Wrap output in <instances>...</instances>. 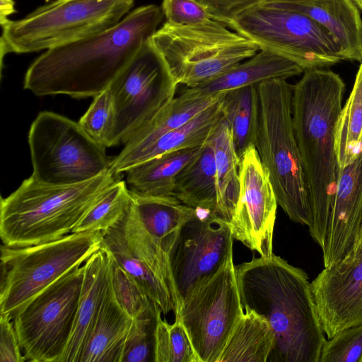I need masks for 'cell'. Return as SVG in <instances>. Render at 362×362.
Listing matches in <instances>:
<instances>
[{"label":"cell","instance_id":"44","mask_svg":"<svg viewBox=\"0 0 362 362\" xmlns=\"http://www.w3.org/2000/svg\"><path fill=\"white\" fill-rule=\"evenodd\" d=\"M358 9L362 11V0H351Z\"/></svg>","mask_w":362,"mask_h":362},{"label":"cell","instance_id":"18","mask_svg":"<svg viewBox=\"0 0 362 362\" xmlns=\"http://www.w3.org/2000/svg\"><path fill=\"white\" fill-rule=\"evenodd\" d=\"M362 225V152L339 168L329 223L322 247L325 267L344 259L351 251Z\"/></svg>","mask_w":362,"mask_h":362},{"label":"cell","instance_id":"21","mask_svg":"<svg viewBox=\"0 0 362 362\" xmlns=\"http://www.w3.org/2000/svg\"><path fill=\"white\" fill-rule=\"evenodd\" d=\"M226 92V91H225ZM225 92L204 97H188L180 93L148 122L136 131L121 152L111 159L109 170L119 177L123 164L149 146L161 136L185 124L195 115L221 100Z\"/></svg>","mask_w":362,"mask_h":362},{"label":"cell","instance_id":"25","mask_svg":"<svg viewBox=\"0 0 362 362\" xmlns=\"http://www.w3.org/2000/svg\"><path fill=\"white\" fill-rule=\"evenodd\" d=\"M173 196L197 211L214 217L217 190L215 153L210 139L203 146L199 155L176 175Z\"/></svg>","mask_w":362,"mask_h":362},{"label":"cell","instance_id":"10","mask_svg":"<svg viewBox=\"0 0 362 362\" xmlns=\"http://www.w3.org/2000/svg\"><path fill=\"white\" fill-rule=\"evenodd\" d=\"M32 175L50 185L82 182L109 170L111 159L105 148L76 122L44 111L33 122L28 133Z\"/></svg>","mask_w":362,"mask_h":362},{"label":"cell","instance_id":"15","mask_svg":"<svg viewBox=\"0 0 362 362\" xmlns=\"http://www.w3.org/2000/svg\"><path fill=\"white\" fill-rule=\"evenodd\" d=\"M230 227L209 214H197L180 228L169 252L181 305L202 281L215 274L233 255Z\"/></svg>","mask_w":362,"mask_h":362},{"label":"cell","instance_id":"2","mask_svg":"<svg viewBox=\"0 0 362 362\" xmlns=\"http://www.w3.org/2000/svg\"><path fill=\"white\" fill-rule=\"evenodd\" d=\"M235 268L243 310L264 317L273 330L267 362H319L326 339L308 274L274 254Z\"/></svg>","mask_w":362,"mask_h":362},{"label":"cell","instance_id":"45","mask_svg":"<svg viewBox=\"0 0 362 362\" xmlns=\"http://www.w3.org/2000/svg\"><path fill=\"white\" fill-rule=\"evenodd\" d=\"M361 234H362V225H361V229H360V231H359V233H358V236H359ZM358 236H357V238H358Z\"/></svg>","mask_w":362,"mask_h":362},{"label":"cell","instance_id":"30","mask_svg":"<svg viewBox=\"0 0 362 362\" xmlns=\"http://www.w3.org/2000/svg\"><path fill=\"white\" fill-rule=\"evenodd\" d=\"M223 114L231 131L235 153L241 160L246 149L256 144L259 119L257 85L226 91Z\"/></svg>","mask_w":362,"mask_h":362},{"label":"cell","instance_id":"17","mask_svg":"<svg viewBox=\"0 0 362 362\" xmlns=\"http://www.w3.org/2000/svg\"><path fill=\"white\" fill-rule=\"evenodd\" d=\"M321 325L328 338L362 323V258L325 267L310 283Z\"/></svg>","mask_w":362,"mask_h":362},{"label":"cell","instance_id":"34","mask_svg":"<svg viewBox=\"0 0 362 362\" xmlns=\"http://www.w3.org/2000/svg\"><path fill=\"white\" fill-rule=\"evenodd\" d=\"M161 314L152 302L133 317L122 362H154L155 332Z\"/></svg>","mask_w":362,"mask_h":362},{"label":"cell","instance_id":"1","mask_svg":"<svg viewBox=\"0 0 362 362\" xmlns=\"http://www.w3.org/2000/svg\"><path fill=\"white\" fill-rule=\"evenodd\" d=\"M163 16L156 5L139 6L106 30L47 49L28 69L24 88L39 96L95 97L151 38Z\"/></svg>","mask_w":362,"mask_h":362},{"label":"cell","instance_id":"11","mask_svg":"<svg viewBox=\"0 0 362 362\" xmlns=\"http://www.w3.org/2000/svg\"><path fill=\"white\" fill-rule=\"evenodd\" d=\"M84 276L77 267L27 302L13 319L26 361L59 362L70 339Z\"/></svg>","mask_w":362,"mask_h":362},{"label":"cell","instance_id":"41","mask_svg":"<svg viewBox=\"0 0 362 362\" xmlns=\"http://www.w3.org/2000/svg\"><path fill=\"white\" fill-rule=\"evenodd\" d=\"M15 12L13 0H0V23L1 25L9 20L8 16Z\"/></svg>","mask_w":362,"mask_h":362},{"label":"cell","instance_id":"29","mask_svg":"<svg viewBox=\"0 0 362 362\" xmlns=\"http://www.w3.org/2000/svg\"><path fill=\"white\" fill-rule=\"evenodd\" d=\"M274 344L269 322L252 310H244L218 362H267Z\"/></svg>","mask_w":362,"mask_h":362},{"label":"cell","instance_id":"5","mask_svg":"<svg viewBox=\"0 0 362 362\" xmlns=\"http://www.w3.org/2000/svg\"><path fill=\"white\" fill-rule=\"evenodd\" d=\"M259 119L255 147L278 204L288 218L308 228L312 211L293 122V86L284 78L257 85Z\"/></svg>","mask_w":362,"mask_h":362},{"label":"cell","instance_id":"19","mask_svg":"<svg viewBox=\"0 0 362 362\" xmlns=\"http://www.w3.org/2000/svg\"><path fill=\"white\" fill-rule=\"evenodd\" d=\"M111 255L103 245L84 263V276L69 343L59 362H79L111 281Z\"/></svg>","mask_w":362,"mask_h":362},{"label":"cell","instance_id":"20","mask_svg":"<svg viewBox=\"0 0 362 362\" xmlns=\"http://www.w3.org/2000/svg\"><path fill=\"white\" fill-rule=\"evenodd\" d=\"M265 4L308 16L330 33L340 48L343 60L362 62V20L358 7L351 0Z\"/></svg>","mask_w":362,"mask_h":362},{"label":"cell","instance_id":"12","mask_svg":"<svg viewBox=\"0 0 362 362\" xmlns=\"http://www.w3.org/2000/svg\"><path fill=\"white\" fill-rule=\"evenodd\" d=\"M177 86L149 40L108 87L115 111L110 146L125 144L175 98Z\"/></svg>","mask_w":362,"mask_h":362},{"label":"cell","instance_id":"13","mask_svg":"<svg viewBox=\"0 0 362 362\" xmlns=\"http://www.w3.org/2000/svg\"><path fill=\"white\" fill-rule=\"evenodd\" d=\"M102 245L163 314H178L181 301L169 255L144 226L133 201L122 218L103 232Z\"/></svg>","mask_w":362,"mask_h":362},{"label":"cell","instance_id":"6","mask_svg":"<svg viewBox=\"0 0 362 362\" xmlns=\"http://www.w3.org/2000/svg\"><path fill=\"white\" fill-rule=\"evenodd\" d=\"M134 0H55L1 25V69L8 52L52 49L106 30L122 20Z\"/></svg>","mask_w":362,"mask_h":362},{"label":"cell","instance_id":"9","mask_svg":"<svg viewBox=\"0 0 362 362\" xmlns=\"http://www.w3.org/2000/svg\"><path fill=\"white\" fill-rule=\"evenodd\" d=\"M228 27L303 70L323 69L342 59L330 33L300 12L261 3L241 13Z\"/></svg>","mask_w":362,"mask_h":362},{"label":"cell","instance_id":"40","mask_svg":"<svg viewBox=\"0 0 362 362\" xmlns=\"http://www.w3.org/2000/svg\"><path fill=\"white\" fill-rule=\"evenodd\" d=\"M11 320L6 315H0V362H23L26 360Z\"/></svg>","mask_w":362,"mask_h":362},{"label":"cell","instance_id":"4","mask_svg":"<svg viewBox=\"0 0 362 362\" xmlns=\"http://www.w3.org/2000/svg\"><path fill=\"white\" fill-rule=\"evenodd\" d=\"M118 179L108 170L82 182L58 185L31 175L1 199L0 237L4 245L23 247L71 233Z\"/></svg>","mask_w":362,"mask_h":362},{"label":"cell","instance_id":"39","mask_svg":"<svg viewBox=\"0 0 362 362\" xmlns=\"http://www.w3.org/2000/svg\"><path fill=\"white\" fill-rule=\"evenodd\" d=\"M208 11L213 20L227 27L241 13L262 3V0H197Z\"/></svg>","mask_w":362,"mask_h":362},{"label":"cell","instance_id":"31","mask_svg":"<svg viewBox=\"0 0 362 362\" xmlns=\"http://www.w3.org/2000/svg\"><path fill=\"white\" fill-rule=\"evenodd\" d=\"M335 150L339 168L348 165L362 152V62L337 120Z\"/></svg>","mask_w":362,"mask_h":362},{"label":"cell","instance_id":"35","mask_svg":"<svg viewBox=\"0 0 362 362\" xmlns=\"http://www.w3.org/2000/svg\"><path fill=\"white\" fill-rule=\"evenodd\" d=\"M115 120L113 100L107 88L94 97L78 123L94 141L105 147H110Z\"/></svg>","mask_w":362,"mask_h":362},{"label":"cell","instance_id":"28","mask_svg":"<svg viewBox=\"0 0 362 362\" xmlns=\"http://www.w3.org/2000/svg\"><path fill=\"white\" fill-rule=\"evenodd\" d=\"M144 226L169 255L182 226L197 214L173 196H145L131 192Z\"/></svg>","mask_w":362,"mask_h":362},{"label":"cell","instance_id":"33","mask_svg":"<svg viewBox=\"0 0 362 362\" xmlns=\"http://www.w3.org/2000/svg\"><path fill=\"white\" fill-rule=\"evenodd\" d=\"M154 362H201L184 325H170L158 317L155 332Z\"/></svg>","mask_w":362,"mask_h":362},{"label":"cell","instance_id":"36","mask_svg":"<svg viewBox=\"0 0 362 362\" xmlns=\"http://www.w3.org/2000/svg\"><path fill=\"white\" fill-rule=\"evenodd\" d=\"M319 362H362V323L326 339Z\"/></svg>","mask_w":362,"mask_h":362},{"label":"cell","instance_id":"8","mask_svg":"<svg viewBox=\"0 0 362 362\" xmlns=\"http://www.w3.org/2000/svg\"><path fill=\"white\" fill-rule=\"evenodd\" d=\"M103 243V232L71 233L23 247H1V315L12 320L30 299L70 270L81 266Z\"/></svg>","mask_w":362,"mask_h":362},{"label":"cell","instance_id":"22","mask_svg":"<svg viewBox=\"0 0 362 362\" xmlns=\"http://www.w3.org/2000/svg\"><path fill=\"white\" fill-rule=\"evenodd\" d=\"M303 72V69L296 63L262 49L216 78L194 87H185L180 93L188 97L210 96L273 78L286 79Z\"/></svg>","mask_w":362,"mask_h":362},{"label":"cell","instance_id":"27","mask_svg":"<svg viewBox=\"0 0 362 362\" xmlns=\"http://www.w3.org/2000/svg\"><path fill=\"white\" fill-rule=\"evenodd\" d=\"M215 153L217 205L214 217L231 226L240 194V166L230 127L223 117L210 138Z\"/></svg>","mask_w":362,"mask_h":362},{"label":"cell","instance_id":"32","mask_svg":"<svg viewBox=\"0 0 362 362\" xmlns=\"http://www.w3.org/2000/svg\"><path fill=\"white\" fill-rule=\"evenodd\" d=\"M132 201L126 182L117 180L86 214L72 233L106 231L122 218Z\"/></svg>","mask_w":362,"mask_h":362},{"label":"cell","instance_id":"26","mask_svg":"<svg viewBox=\"0 0 362 362\" xmlns=\"http://www.w3.org/2000/svg\"><path fill=\"white\" fill-rule=\"evenodd\" d=\"M204 145L168 152L132 167L125 172L129 189L145 196H173L176 175L199 155Z\"/></svg>","mask_w":362,"mask_h":362},{"label":"cell","instance_id":"37","mask_svg":"<svg viewBox=\"0 0 362 362\" xmlns=\"http://www.w3.org/2000/svg\"><path fill=\"white\" fill-rule=\"evenodd\" d=\"M111 284L120 305L133 317L146 309L152 301L138 284L111 256Z\"/></svg>","mask_w":362,"mask_h":362},{"label":"cell","instance_id":"43","mask_svg":"<svg viewBox=\"0 0 362 362\" xmlns=\"http://www.w3.org/2000/svg\"><path fill=\"white\" fill-rule=\"evenodd\" d=\"M314 0H262V3L298 4Z\"/></svg>","mask_w":362,"mask_h":362},{"label":"cell","instance_id":"16","mask_svg":"<svg viewBox=\"0 0 362 362\" xmlns=\"http://www.w3.org/2000/svg\"><path fill=\"white\" fill-rule=\"evenodd\" d=\"M277 205L268 173L255 146H250L240 160L239 199L230 226L233 239L270 257Z\"/></svg>","mask_w":362,"mask_h":362},{"label":"cell","instance_id":"7","mask_svg":"<svg viewBox=\"0 0 362 362\" xmlns=\"http://www.w3.org/2000/svg\"><path fill=\"white\" fill-rule=\"evenodd\" d=\"M150 42L178 85L186 88L216 78L260 50L252 40L213 19L192 25L165 22Z\"/></svg>","mask_w":362,"mask_h":362},{"label":"cell","instance_id":"24","mask_svg":"<svg viewBox=\"0 0 362 362\" xmlns=\"http://www.w3.org/2000/svg\"><path fill=\"white\" fill-rule=\"evenodd\" d=\"M223 98L185 124L163 134L149 146L129 158L120 168L119 175L156 156L204 145L214 134L223 117Z\"/></svg>","mask_w":362,"mask_h":362},{"label":"cell","instance_id":"3","mask_svg":"<svg viewBox=\"0 0 362 362\" xmlns=\"http://www.w3.org/2000/svg\"><path fill=\"white\" fill-rule=\"evenodd\" d=\"M344 90L341 78L324 69L305 70L293 86V127L312 211L309 232L321 249L337 184L335 133Z\"/></svg>","mask_w":362,"mask_h":362},{"label":"cell","instance_id":"23","mask_svg":"<svg viewBox=\"0 0 362 362\" xmlns=\"http://www.w3.org/2000/svg\"><path fill=\"white\" fill-rule=\"evenodd\" d=\"M133 317L117 301L111 281L79 362H122Z\"/></svg>","mask_w":362,"mask_h":362},{"label":"cell","instance_id":"38","mask_svg":"<svg viewBox=\"0 0 362 362\" xmlns=\"http://www.w3.org/2000/svg\"><path fill=\"white\" fill-rule=\"evenodd\" d=\"M161 9L166 22L177 25H196L212 19L197 0H163Z\"/></svg>","mask_w":362,"mask_h":362},{"label":"cell","instance_id":"14","mask_svg":"<svg viewBox=\"0 0 362 362\" xmlns=\"http://www.w3.org/2000/svg\"><path fill=\"white\" fill-rule=\"evenodd\" d=\"M233 255L182 301L175 318L185 327L201 362H218L243 314Z\"/></svg>","mask_w":362,"mask_h":362},{"label":"cell","instance_id":"42","mask_svg":"<svg viewBox=\"0 0 362 362\" xmlns=\"http://www.w3.org/2000/svg\"><path fill=\"white\" fill-rule=\"evenodd\" d=\"M362 258V234L356 238L351 252L341 261L349 262Z\"/></svg>","mask_w":362,"mask_h":362}]
</instances>
